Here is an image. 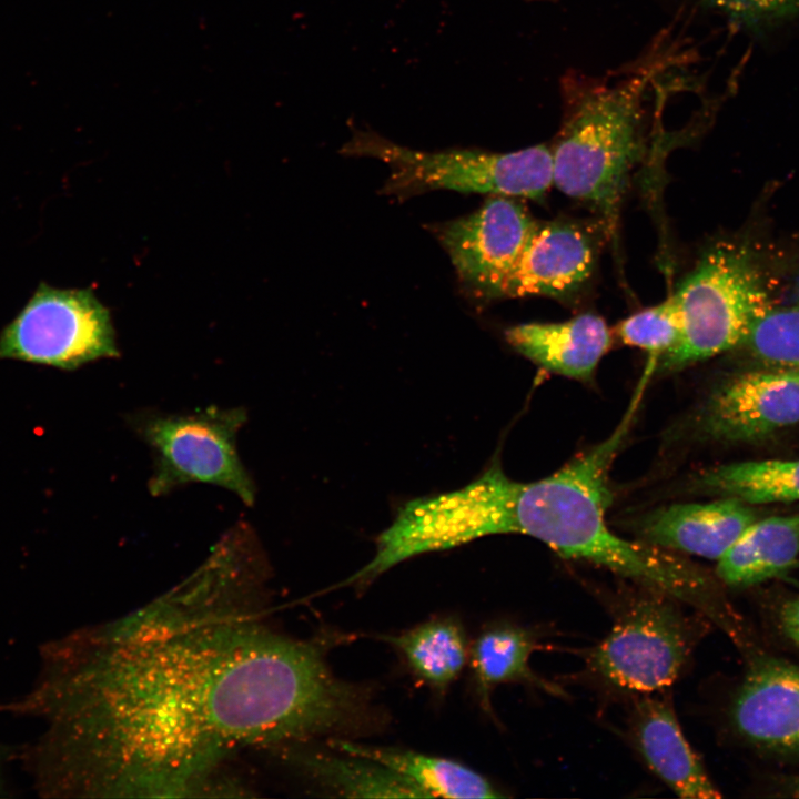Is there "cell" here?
Masks as SVG:
<instances>
[{
	"label": "cell",
	"instance_id": "obj_1",
	"mask_svg": "<svg viewBox=\"0 0 799 799\" xmlns=\"http://www.w3.org/2000/svg\"><path fill=\"white\" fill-rule=\"evenodd\" d=\"M172 619L82 646L63 676L67 736L114 793L188 790L227 748L267 739L269 667L247 628Z\"/></svg>",
	"mask_w": 799,
	"mask_h": 799
},
{
	"label": "cell",
	"instance_id": "obj_2",
	"mask_svg": "<svg viewBox=\"0 0 799 799\" xmlns=\"http://www.w3.org/2000/svg\"><path fill=\"white\" fill-rule=\"evenodd\" d=\"M646 383L641 378L624 418L606 439L554 474L526 483L495 467L496 534L533 537L564 558L607 568L707 614L717 601L711 581L700 569L667 549L623 538L606 522L613 498L609 469Z\"/></svg>",
	"mask_w": 799,
	"mask_h": 799
},
{
	"label": "cell",
	"instance_id": "obj_3",
	"mask_svg": "<svg viewBox=\"0 0 799 799\" xmlns=\"http://www.w3.org/2000/svg\"><path fill=\"white\" fill-rule=\"evenodd\" d=\"M650 71L609 84L574 75L563 81L565 115L553 154V186L585 204L614 236L630 174L645 150Z\"/></svg>",
	"mask_w": 799,
	"mask_h": 799
},
{
	"label": "cell",
	"instance_id": "obj_4",
	"mask_svg": "<svg viewBox=\"0 0 799 799\" xmlns=\"http://www.w3.org/2000/svg\"><path fill=\"white\" fill-rule=\"evenodd\" d=\"M672 295L681 328L674 347L657 361L660 372L740 346L772 306L749 249L727 241L708 249Z\"/></svg>",
	"mask_w": 799,
	"mask_h": 799
},
{
	"label": "cell",
	"instance_id": "obj_5",
	"mask_svg": "<svg viewBox=\"0 0 799 799\" xmlns=\"http://www.w3.org/2000/svg\"><path fill=\"white\" fill-rule=\"evenodd\" d=\"M341 152L388 165L382 193L398 199L432 190H453L540 200L553 186V154L546 144L508 153L478 150L426 152L355 130Z\"/></svg>",
	"mask_w": 799,
	"mask_h": 799
},
{
	"label": "cell",
	"instance_id": "obj_6",
	"mask_svg": "<svg viewBox=\"0 0 799 799\" xmlns=\"http://www.w3.org/2000/svg\"><path fill=\"white\" fill-rule=\"evenodd\" d=\"M645 590L621 607L609 633L586 657L587 669L598 680L644 696L678 679L694 643V627L680 601Z\"/></svg>",
	"mask_w": 799,
	"mask_h": 799
},
{
	"label": "cell",
	"instance_id": "obj_7",
	"mask_svg": "<svg viewBox=\"0 0 799 799\" xmlns=\"http://www.w3.org/2000/svg\"><path fill=\"white\" fill-rule=\"evenodd\" d=\"M246 422L243 408L211 406L185 414H149L135 424L154 457L149 489L165 495L190 483H204L234 493L253 505L255 486L243 466L236 437Z\"/></svg>",
	"mask_w": 799,
	"mask_h": 799
},
{
	"label": "cell",
	"instance_id": "obj_8",
	"mask_svg": "<svg viewBox=\"0 0 799 799\" xmlns=\"http://www.w3.org/2000/svg\"><path fill=\"white\" fill-rule=\"evenodd\" d=\"M118 355L110 313L91 289L41 282L0 332V360L74 371Z\"/></svg>",
	"mask_w": 799,
	"mask_h": 799
},
{
	"label": "cell",
	"instance_id": "obj_9",
	"mask_svg": "<svg viewBox=\"0 0 799 799\" xmlns=\"http://www.w3.org/2000/svg\"><path fill=\"white\" fill-rule=\"evenodd\" d=\"M537 221L515 198L493 195L475 212L435 227L461 283L476 297L499 299Z\"/></svg>",
	"mask_w": 799,
	"mask_h": 799
},
{
	"label": "cell",
	"instance_id": "obj_10",
	"mask_svg": "<svg viewBox=\"0 0 799 799\" xmlns=\"http://www.w3.org/2000/svg\"><path fill=\"white\" fill-rule=\"evenodd\" d=\"M799 423V367H766L732 376L708 397L702 434L721 442H755Z\"/></svg>",
	"mask_w": 799,
	"mask_h": 799
},
{
	"label": "cell",
	"instance_id": "obj_11",
	"mask_svg": "<svg viewBox=\"0 0 799 799\" xmlns=\"http://www.w3.org/2000/svg\"><path fill=\"white\" fill-rule=\"evenodd\" d=\"M596 241L585 226L567 222H537L499 297L542 295L567 299L593 275Z\"/></svg>",
	"mask_w": 799,
	"mask_h": 799
},
{
	"label": "cell",
	"instance_id": "obj_12",
	"mask_svg": "<svg viewBox=\"0 0 799 799\" xmlns=\"http://www.w3.org/2000/svg\"><path fill=\"white\" fill-rule=\"evenodd\" d=\"M756 519L751 505L722 496L656 508L634 526L645 543L718 560Z\"/></svg>",
	"mask_w": 799,
	"mask_h": 799
},
{
	"label": "cell",
	"instance_id": "obj_13",
	"mask_svg": "<svg viewBox=\"0 0 799 799\" xmlns=\"http://www.w3.org/2000/svg\"><path fill=\"white\" fill-rule=\"evenodd\" d=\"M731 720L752 744L799 750V666L779 660L754 666L734 699Z\"/></svg>",
	"mask_w": 799,
	"mask_h": 799
},
{
	"label": "cell",
	"instance_id": "obj_14",
	"mask_svg": "<svg viewBox=\"0 0 799 799\" xmlns=\"http://www.w3.org/2000/svg\"><path fill=\"white\" fill-rule=\"evenodd\" d=\"M630 732L650 770L677 796L686 799L721 796L668 702L648 695L639 699L631 714Z\"/></svg>",
	"mask_w": 799,
	"mask_h": 799
},
{
	"label": "cell",
	"instance_id": "obj_15",
	"mask_svg": "<svg viewBox=\"0 0 799 799\" xmlns=\"http://www.w3.org/2000/svg\"><path fill=\"white\" fill-rule=\"evenodd\" d=\"M507 342L546 371L589 381L611 345L605 320L585 313L564 322L523 323L505 332Z\"/></svg>",
	"mask_w": 799,
	"mask_h": 799
},
{
	"label": "cell",
	"instance_id": "obj_16",
	"mask_svg": "<svg viewBox=\"0 0 799 799\" xmlns=\"http://www.w3.org/2000/svg\"><path fill=\"white\" fill-rule=\"evenodd\" d=\"M331 748L373 761L393 772L423 798H499L504 797L484 776L457 761L424 755L409 749L358 744L333 738Z\"/></svg>",
	"mask_w": 799,
	"mask_h": 799
},
{
	"label": "cell",
	"instance_id": "obj_17",
	"mask_svg": "<svg viewBox=\"0 0 799 799\" xmlns=\"http://www.w3.org/2000/svg\"><path fill=\"white\" fill-rule=\"evenodd\" d=\"M539 647L532 629L512 623L487 626L469 644L468 663L478 702L492 714V694L503 684H525L562 696L564 691L530 668V655Z\"/></svg>",
	"mask_w": 799,
	"mask_h": 799
},
{
	"label": "cell",
	"instance_id": "obj_18",
	"mask_svg": "<svg viewBox=\"0 0 799 799\" xmlns=\"http://www.w3.org/2000/svg\"><path fill=\"white\" fill-rule=\"evenodd\" d=\"M799 559V515L751 523L718 559V577L729 586L749 587L780 577Z\"/></svg>",
	"mask_w": 799,
	"mask_h": 799
},
{
	"label": "cell",
	"instance_id": "obj_19",
	"mask_svg": "<svg viewBox=\"0 0 799 799\" xmlns=\"http://www.w3.org/2000/svg\"><path fill=\"white\" fill-rule=\"evenodd\" d=\"M409 671L435 694L444 695L468 663L469 644L462 624L438 617L397 635H382Z\"/></svg>",
	"mask_w": 799,
	"mask_h": 799
},
{
	"label": "cell",
	"instance_id": "obj_20",
	"mask_svg": "<svg viewBox=\"0 0 799 799\" xmlns=\"http://www.w3.org/2000/svg\"><path fill=\"white\" fill-rule=\"evenodd\" d=\"M701 490L748 505L799 502V458L724 464L697 478Z\"/></svg>",
	"mask_w": 799,
	"mask_h": 799
},
{
	"label": "cell",
	"instance_id": "obj_21",
	"mask_svg": "<svg viewBox=\"0 0 799 799\" xmlns=\"http://www.w3.org/2000/svg\"><path fill=\"white\" fill-rule=\"evenodd\" d=\"M341 754H316L305 761L312 776L330 791L347 797L423 798L414 787L384 767L361 757Z\"/></svg>",
	"mask_w": 799,
	"mask_h": 799
},
{
	"label": "cell",
	"instance_id": "obj_22",
	"mask_svg": "<svg viewBox=\"0 0 799 799\" xmlns=\"http://www.w3.org/2000/svg\"><path fill=\"white\" fill-rule=\"evenodd\" d=\"M741 346L766 367H799V303L771 306Z\"/></svg>",
	"mask_w": 799,
	"mask_h": 799
},
{
	"label": "cell",
	"instance_id": "obj_23",
	"mask_svg": "<svg viewBox=\"0 0 799 799\" xmlns=\"http://www.w3.org/2000/svg\"><path fill=\"white\" fill-rule=\"evenodd\" d=\"M680 328V313L671 294L661 303L621 321L616 332L625 344L646 351L649 360L657 364L677 343Z\"/></svg>",
	"mask_w": 799,
	"mask_h": 799
},
{
	"label": "cell",
	"instance_id": "obj_24",
	"mask_svg": "<svg viewBox=\"0 0 799 799\" xmlns=\"http://www.w3.org/2000/svg\"><path fill=\"white\" fill-rule=\"evenodd\" d=\"M740 29L765 38L799 23V0H702Z\"/></svg>",
	"mask_w": 799,
	"mask_h": 799
},
{
	"label": "cell",
	"instance_id": "obj_25",
	"mask_svg": "<svg viewBox=\"0 0 799 799\" xmlns=\"http://www.w3.org/2000/svg\"><path fill=\"white\" fill-rule=\"evenodd\" d=\"M780 623L787 637L799 647V597L788 600L782 606Z\"/></svg>",
	"mask_w": 799,
	"mask_h": 799
},
{
	"label": "cell",
	"instance_id": "obj_26",
	"mask_svg": "<svg viewBox=\"0 0 799 799\" xmlns=\"http://www.w3.org/2000/svg\"><path fill=\"white\" fill-rule=\"evenodd\" d=\"M790 791L792 797L799 798V777L791 782Z\"/></svg>",
	"mask_w": 799,
	"mask_h": 799
},
{
	"label": "cell",
	"instance_id": "obj_27",
	"mask_svg": "<svg viewBox=\"0 0 799 799\" xmlns=\"http://www.w3.org/2000/svg\"><path fill=\"white\" fill-rule=\"evenodd\" d=\"M529 1H538V0H529Z\"/></svg>",
	"mask_w": 799,
	"mask_h": 799
}]
</instances>
